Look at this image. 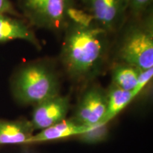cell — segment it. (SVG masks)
I'll return each instance as SVG.
<instances>
[{"mask_svg":"<svg viewBox=\"0 0 153 153\" xmlns=\"http://www.w3.org/2000/svg\"><path fill=\"white\" fill-rule=\"evenodd\" d=\"M63 41L61 59L66 71L76 79L98 72L106 53V31L98 26L85 27L69 22Z\"/></svg>","mask_w":153,"mask_h":153,"instance_id":"obj_1","label":"cell"},{"mask_svg":"<svg viewBox=\"0 0 153 153\" xmlns=\"http://www.w3.org/2000/svg\"><path fill=\"white\" fill-rule=\"evenodd\" d=\"M11 89L19 104L35 106L59 94L60 85L53 68L42 62H36L22 67L16 72Z\"/></svg>","mask_w":153,"mask_h":153,"instance_id":"obj_2","label":"cell"},{"mask_svg":"<svg viewBox=\"0 0 153 153\" xmlns=\"http://www.w3.org/2000/svg\"><path fill=\"white\" fill-rule=\"evenodd\" d=\"M123 63L140 70L153 68V25L152 17L131 26L126 32L119 50Z\"/></svg>","mask_w":153,"mask_h":153,"instance_id":"obj_3","label":"cell"},{"mask_svg":"<svg viewBox=\"0 0 153 153\" xmlns=\"http://www.w3.org/2000/svg\"><path fill=\"white\" fill-rule=\"evenodd\" d=\"M19 5L32 25L59 31L70 22L67 11L74 6V0H19Z\"/></svg>","mask_w":153,"mask_h":153,"instance_id":"obj_4","label":"cell"},{"mask_svg":"<svg viewBox=\"0 0 153 153\" xmlns=\"http://www.w3.org/2000/svg\"><path fill=\"white\" fill-rule=\"evenodd\" d=\"M106 106V91L99 87H91L82 96L73 119L87 127L93 128L104 124Z\"/></svg>","mask_w":153,"mask_h":153,"instance_id":"obj_5","label":"cell"},{"mask_svg":"<svg viewBox=\"0 0 153 153\" xmlns=\"http://www.w3.org/2000/svg\"><path fill=\"white\" fill-rule=\"evenodd\" d=\"M69 107L70 99L60 94L35 105L30 120L34 131H41L65 119Z\"/></svg>","mask_w":153,"mask_h":153,"instance_id":"obj_6","label":"cell"},{"mask_svg":"<svg viewBox=\"0 0 153 153\" xmlns=\"http://www.w3.org/2000/svg\"><path fill=\"white\" fill-rule=\"evenodd\" d=\"M89 5L94 22L106 32L116 27L127 8L124 0H90Z\"/></svg>","mask_w":153,"mask_h":153,"instance_id":"obj_7","label":"cell"},{"mask_svg":"<svg viewBox=\"0 0 153 153\" xmlns=\"http://www.w3.org/2000/svg\"><path fill=\"white\" fill-rule=\"evenodd\" d=\"M91 128V127L80 125L76 123L73 118L65 119L47 128L40 131L39 133L33 135L30 137L28 143L57 140L75 135L79 136V135Z\"/></svg>","mask_w":153,"mask_h":153,"instance_id":"obj_8","label":"cell"},{"mask_svg":"<svg viewBox=\"0 0 153 153\" xmlns=\"http://www.w3.org/2000/svg\"><path fill=\"white\" fill-rule=\"evenodd\" d=\"M24 40L39 47L37 38L24 21L7 14H0V43Z\"/></svg>","mask_w":153,"mask_h":153,"instance_id":"obj_9","label":"cell"},{"mask_svg":"<svg viewBox=\"0 0 153 153\" xmlns=\"http://www.w3.org/2000/svg\"><path fill=\"white\" fill-rule=\"evenodd\" d=\"M33 131L30 120L0 119V145L28 143Z\"/></svg>","mask_w":153,"mask_h":153,"instance_id":"obj_10","label":"cell"},{"mask_svg":"<svg viewBox=\"0 0 153 153\" xmlns=\"http://www.w3.org/2000/svg\"><path fill=\"white\" fill-rule=\"evenodd\" d=\"M107 106L103 123L108 124L135 99L132 91H126L111 84L106 91Z\"/></svg>","mask_w":153,"mask_h":153,"instance_id":"obj_11","label":"cell"},{"mask_svg":"<svg viewBox=\"0 0 153 153\" xmlns=\"http://www.w3.org/2000/svg\"><path fill=\"white\" fill-rule=\"evenodd\" d=\"M140 70L123 63L115 67L112 72V84L126 91H133L137 85Z\"/></svg>","mask_w":153,"mask_h":153,"instance_id":"obj_12","label":"cell"},{"mask_svg":"<svg viewBox=\"0 0 153 153\" xmlns=\"http://www.w3.org/2000/svg\"><path fill=\"white\" fill-rule=\"evenodd\" d=\"M108 133L107 124H101L88 130L79 135V137L82 142L88 144H96L106 140L108 137Z\"/></svg>","mask_w":153,"mask_h":153,"instance_id":"obj_13","label":"cell"},{"mask_svg":"<svg viewBox=\"0 0 153 153\" xmlns=\"http://www.w3.org/2000/svg\"><path fill=\"white\" fill-rule=\"evenodd\" d=\"M67 16L69 22L85 27L92 26L94 22L92 15L86 13L81 9L75 8L74 6L70 7L68 9Z\"/></svg>","mask_w":153,"mask_h":153,"instance_id":"obj_14","label":"cell"},{"mask_svg":"<svg viewBox=\"0 0 153 153\" xmlns=\"http://www.w3.org/2000/svg\"><path fill=\"white\" fill-rule=\"evenodd\" d=\"M153 75V68L145 70H140L138 77H137V85L135 89L132 91L134 97H136L144 87L149 83L150 79H152Z\"/></svg>","mask_w":153,"mask_h":153,"instance_id":"obj_15","label":"cell"},{"mask_svg":"<svg viewBox=\"0 0 153 153\" xmlns=\"http://www.w3.org/2000/svg\"><path fill=\"white\" fill-rule=\"evenodd\" d=\"M151 1L152 0H131L127 7H130L133 14L137 15L148 8Z\"/></svg>","mask_w":153,"mask_h":153,"instance_id":"obj_16","label":"cell"},{"mask_svg":"<svg viewBox=\"0 0 153 153\" xmlns=\"http://www.w3.org/2000/svg\"><path fill=\"white\" fill-rule=\"evenodd\" d=\"M0 14H7L15 17L20 16L10 0H0Z\"/></svg>","mask_w":153,"mask_h":153,"instance_id":"obj_17","label":"cell"},{"mask_svg":"<svg viewBox=\"0 0 153 153\" xmlns=\"http://www.w3.org/2000/svg\"><path fill=\"white\" fill-rule=\"evenodd\" d=\"M82 1H83L84 3L86 4H89V2H90V0H82Z\"/></svg>","mask_w":153,"mask_h":153,"instance_id":"obj_18","label":"cell"},{"mask_svg":"<svg viewBox=\"0 0 153 153\" xmlns=\"http://www.w3.org/2000/svg\"><path fill=\"white\" fill-rule=\"evenodd\" d=\"M124 1H125L126 7H128V3L130 2V1H131V0H124Z\"/></svg>","mask_w":153,"mask_h":153,"instance_id":"obj_19","label":"cell"}]
</instances>
